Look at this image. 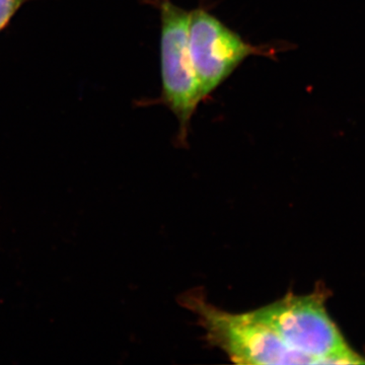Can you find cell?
<instances>
[{"label": "cell", "mask_w": 365, "mask_h": 365, "mask_svg": "<svg viewBox=\"0 0 365 365\" xmlns=\"http://www.w3.org/2000/svg\"><path fill=\"white\" fill-rule=\"evenodd\" d=\"M182 307L197 317L205 340L237 364H299L270 327L251 312L232 314L210 304L203 292L180 297Z\"/></svg>", "instance_id": "cell-2"}, {"label": "cell", "mask_w": 365, "mask_h": 365, "mask_svg": "<svg viewBox=\"0 0 365 365\" xmlns=\"http://www.w3.org/2000/svg\"><path fill=\"white\" fill-rule=\"evenodd\" d=\"M160 13L162 100L179 123L180 143H186L200 98L189 48L190 11L172 0H158Z\"/></svg>", "instance_id": "cell-3"}, {"label": "cell", "mask_w": 365, "mask_h": 365, "mask_svg": "<svg viewBox=\"0 0 365 365\" xmlns=\"http://www.w3.org/2000/svg\"><path fill=\"white\" fill-rule=\"evenodd\" d=\"M189 48L202 102L249 57L275 54V48L250 44L201 7L190 11Z\"/></svg>", "instance_id": "cell-4"}, {"label": "cell", "mask_w": 365, "mask_h": 365, "mask_svg": "<svg viewBox=\"0 0 365 365\" xmlns=\"http://www.w3.org/2000/svg\"><path fill=\"white\" fill-rule=\"evenodd\" d=\"M326 292L282 299L252 313L270 327L299 364H359L365 360L347 345L326 309Z\"/></svg>", "instance_id": "cell-1"}, {"label": "cell", "mask_w": 365, "mask_h": 365, "mask_svg": "<svg viewBox=\"0 0 365 365\" xmlns=\"http://www.w3.org/2000/svg\"><path fill=\"white\" fill-rule=\"evenodd\" d=\"M28 0H0V31Z\"/></svg>", "instance_id": "cell-5"}]
</instances>
